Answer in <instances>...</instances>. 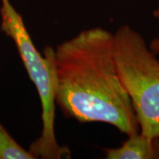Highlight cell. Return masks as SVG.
<instances>
[{"label":"cell","instance_id":"cell-4","mask_svg":"<svg viewBox=\"0 0 159 159\" xmlns=\"http://www.w3.org/2000/svg\"><path fill=\"white\" fill-rule=\"evenodd\" d=\"M104 152L107 159H159V135L147 136L139 132L120 147L106 148Z\"/></svg>","mask_w":159,"mask_h":159},{"label":"cell","instance_id":"cell-1","mask_svg":"<svg viewBox=\"0 0 159 159\" xmlns=\"http://www.w3.org/2000/svg\"><path fill=\"white\" fill-rule=\"evenodd\" d=\"M56 104L68 119L100 122L127 137L140 132L136 114L119 79L113 34L85 29L54 49Z\"/></svg>","mask_w":159,"mask_h":159},{"label":"cell","instance_id":"cell-2","mask_svg":"<svg viewBox=\"0 0 159 159\" xmlns=\"http://www.w3.org/2000/svg\"><path fill=\"white\" fill-rule=\"evenodd\" d=\"M1 30L12 40L23 66L34 83L42 106V132L29 150L34 158L59 159L70 157L68 148L57 143L55 134L56 110V74L54 49L50 46L42 55L25 26L21 15L16 11L10 0H1Z\"/></svg>","mask_w":159,"mask_h":159},{"label":"cell","instance_id":"cell-6","mask_svg":"<svg viewBox=\"0 0 159 159\" xmlns=\"http://www.w3.org/2000/svg\"><path fill=\"white\" fill-rule=\"evenodd\" d=\"M148 47L156 55H159V37L152 40L148 43Z\"/></svg>","mask_w":159,"mask_h":159},{"label":"cell","instance_id":"cell-5","mask_svg":"<svg viewBox=\"0 0 159 159\" xmlns=\"http://www.w3.org/2000/svg\"><path fill=\"white\" fill-rule=\"evenodd\" d=\"M0 159H35L11 136L0 122Z\"/></svg>","mask_w":159,"mask_h":159},{"label":"cell","instance_id":"cell-7","mask_svg":"<svg viewBox=\"0 0 159 159\" xmlns=\"http://www.w3.org/2000/svg\"><path fill=\"white\" fill-rule=\"evenodd\" d=\"M153 17L159 21V7L153 11Z\"/></svg>","mask_w":159,"mask_h":159},{"label":"cell","instance_id":"cell-3","mask_svg":"<svg viewBox=\"0 0 159 159\" xmlns=\"http://www.w3.org/2000/svg\"><path fill=\"white\" fill-rule=\"evenodd\" d=\"M113 43L119 79L130 97L140 133L159 135V59L129 25L117 29Z\"/></svg>","mask_w":159,"mask_h":159}]
</instances>
